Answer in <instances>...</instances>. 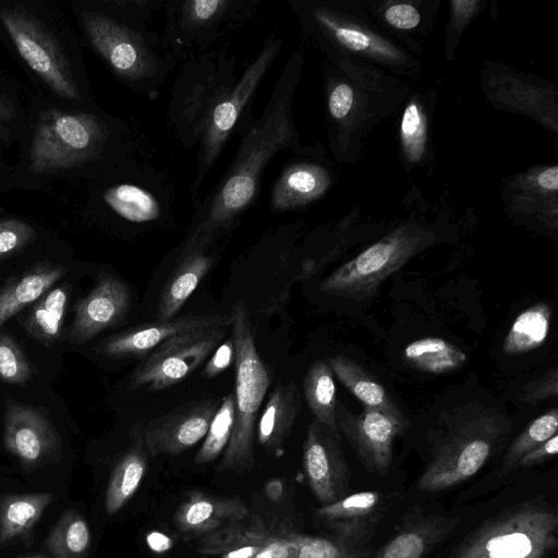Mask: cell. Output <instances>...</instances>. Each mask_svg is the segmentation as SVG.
<instances>
[{
    "instance_id": "1",
    "label": "cell",
    "mask_w": 558,
    "mask_h": 558,
    "mask_svg": "<svg viewBox=\"0 0 558 558\" xmlns=\"http://www.w3.org/2000/svg\"><path fill=\"white\" fill-rule=\"evenodd\" d=\"M305 64L303 50L286 61L260 116L245 118L236 129L240 144L233 160L195 213L185 239L217 242L258 202L263 174L282 150L326 156L319 143L303 145L293 117V100Z\"/></svg>"
},
{
    "instance_id": "2",
    "label": "cell",
    "mask_w": 558,
    "mask_h": 558,
    "mask_svg": "<svg viewBox=\"0 0 558 558\" xmlns=\"http://www.w3.org/2000/svg\"><path fill=\"white\" fill-rule=\"evenodd\" d=\"M412 83L356 59H323V108L329 151L355 166L372 131L398 111Z\"/></svg>"
},
{
    "instance_id": "3",
    "label": "cell",
    "mask_w": 558,
    "mask_h": 558,
    "mask_svg": "<svg viewBox=\"0 0 558 558\" xmlns=\"http://www.w3.org/2000/svg\"><path fill=\"white\" fill-rule=\"evenodd\" d=\"M133 153L131 130L124 120L98 109L49 108L36 119L27 161L36 175L85 170L95 179Z\"/></svg>"
},
{
    "instance_id": "4",
    "label": "cell",
    "mask_w": 558,
    "mask_h": 558,
    "mask_svg": "<svg viewBox=\"0 0 558 558\" xmlns=\"http://www.w3.org/2000/svg\"><path fill=\"white\" fill-rule=\"evenodd\" d=\"M303 41L324 60L356 59L410 83L423 65L373 21L362 0H288Z\"/></svg>"
},
{
    "instance_id": "5",
    "label": "cell",
    "mask_w": 558,
    "mask_h": 558,
    "mask_svg": "<svg viewBox=\"0 0 558 558\" xmlns=\"http://www.w3.org/2000/svg\"><path fill=\"white\" fill-rule=\"evenodd\" d=\"M410 194L409 215L325 278L319 284L322 293L353 301L368 299L415 255L436 244L438 225L448 210L437 209L416 187Z\"/></svg>"
},
{
    "instance_id": "6",
    "label": "cell",
    "mask_w": 558,
    "mask_h": 558,
    "mask_svg": "<svg viewBox=\"0 0 558 558\" xmlns=\"http://www.w3.org/2000/svg\"><path fill=\"white\" fill-rule=\"evenodd\" d=\"M94 52L124 87L154 101L177 63L163 50L160 35L112 14L99 2L77 13Z\"/></svg>"
},
{
    "instance_id": "7",
    "label": "cell",
    "mask_w": 558,
    "mask_h": 558,
    "mask_svg": "<svg viewBox=\"0 0 558 558\" xmlns=\"http://www.w3.org/2000/svg\"><path fill=\"white\" fill-rule=\"evenodd\" d=\"M236 56L230 43L182 62L167 108V124L181 147L199 143L211 113L235 83Z\"/></svg>"
},
{
    "instance_id": "8",
    "label": "cell",
    "mask_w": 558,
    "mask_h": 558,
    "mask_svg": "<svg viewBox=\"0 0 558 558\" xmlns=\"http://www.w3.org/2000/svg\"><path fill=\"white\" fill-rule=\"evenodd\" d=\"M229 317L234 344L235 405L233 428L220 469L242 474L254 468L255 423L271 377L257 351L245 304L234 302Z\"/></svg>"
},
{
    "instance_id": "9",
    "label": "cell",
    "mask_w": 558,
    "mask_h": 558,
    "mask_svg": "<svg viewBox=\"0 0 558 558\" xmlns=\"http://www.w3.org/2000/svg\"><path fill=\"white\" fill-rule=\"evenodd\" d=\"M174 204L169 175L134 156L93 179L89 205L130 227L163 223L171 217Z\"/></svg>"
},
{
    "instance_id": "10",
    "label": "cell",
    "mask_w": 558,
    "mask_h": 558,
    "mask_svg": "<svg viewBox=\"0 0 558 558\" xmlns=\"http://www.w3.org/2000/svg\"><path fill=\"white\" fill-rule=\"evenodd\" d=\"M509 430V422L494 409L462 415L436 445L417 489L441 492L470 480L505 442Z\"/></svg>"
},
{
    "instance_id": "11",
    "label": "cell",
    "mask_w": 558,
    "mask_h": 558,
    "mask_svg": "<svg viewBox=\"0 0 558 558\" xmlns=\"http://www.w3.org/2000/svg\"><path fill=\"white\" fill-rule=\"evenodd\" d=\"M557 546V511L531 500L485 521L448 558H547Z\"/></svg>"
},
{
    "instance_id": "12",
    "label": "cell",
    "mask_w": 558,
    "mask_h": 558,
    "mask_svg": "<svg viewBox=\"0 0 558 558\" xmlns=\"http://www.w3.org/2000/svg\"><path fill=\"white\" fill-rule=\"evenodd\" d=\"M262 0H165L163 50L178 63L199 56L241 28L260 10Z\"/></svg>"
},
{
    "instance_id": "13",
    "label": "cell",
    "mask_w": 558,
    "mask_h": 558,
    "mask_svg": "<svg viewBox=\"0 0 558 558\" xmlns=\"http://www.w3.org/2000/svg\"><path fill=\"white\" fill-rule=\"evenodd\" d=\"M284 46V39L267 36L255 58L214 109L198 143L197 168L190 191L194 205L204 181L219 159L227 142L246 117L253 116L255 95Z\"/></svg>"
},
{
    "instance_id": "14",
    "label": "cell",
    "mask_w": 558,
    "mask_h": 558,
    "mask_svg": "<svg viewBox=\"0 0 558 558\" xmlns=\"http://www.w3.org/2000/svg\"><path fill=\"white\" fill-rule=\"evenodd\" d=\"M0 24L28 68L59 97L83 101L70 60L58 38L32 12L0 7Z\"/></svg>"
},
{
    "instance_id": "15",
    "label": "cell",
    "mask_w": 558,
    "mask_h": 558,
    "mask_svg": "<svg viewBox=\"0 0 558 558\" xmlns=\"http://www.w3.org/2000/svg\"><path fill=\"white\" fill-rule=\"evenodd\" d=\"M480 86L494 108L529 117L546 131L557 134L558 88L550 81L485 59Z\"/></svg>"
},
{
    "instance_id": "16",
    "label": "cell",
    "mask_w": 558,
    "mask_h": 558,
    "mask_svg": "<svg viewBox=\"0 0 558 558\" xmlns=\"http://www.w3.org/2000/svg\"><path fill=\"white\" fill-rule=\"evenodd\" d=\"M225 335L226 327L175 335L143 359L130 376L129 388L156 391L180 383L213 354Z\"/></svg>"
},
{
    "instance_id": "17",
    "label": "cell",
    "mask_w": 558,
    "mask_h": 558,
    "mask_svg": "<svg viewBox=\"0 0 558 558\" xmlns=\"http://www.w3.org/2000/svg\"><path fill=\"white\" fill-rule=\"evenodd\" d=\"M504 210L515 223L558 229V166L536 165L502 179Z\"/></svg>"
},
{
    "instance_id": "18",
    "label": "cell",
    "mask_w": 558,
    "mask_h": 558,
    "mask_svg": "<svg viewBox=\"0 0 558 558\" xmlns=\"http://www.w3.org/2000/svg\"><path fill=\"white\" fill-rule=\"evenodd\" d=\"M336 421L339 432L350 442L364 468L384 475L391 464L395 440L408 425L402 413L369 408L354 413L337 401Z\"/></svg>"
},
{
    "instance_id": "19",
    "label": "cell",
    "mask_w": 558,
    "mask_h": 558,
    "mask_svg": "<svg viewBox=\"0 0 558 558\" xmlns=\"http://www.w3.org/2000/svg\"><path fill=\"white\" fill-rule=\"evenodd\" d=\"M336 179L335 165L327 155H294L271 185L269 208L281 214L305 209L319 202Z\"/></svg>"
},
{
    "instance_id": "20",
    "label": "cell",
    "mask_w": 558,
    "mask_h": 558,
    "mask_svg": "<svg viewBox=\"0 0 558 558\" xmlns=\"http://www.w3.org/2000/svg\"><path fill=\"white\" fill-rule=\"evenodd\" d=\"M303 469L310 488L322 506L348 495L350 470L340 445V435L316 420L307 427L303 444Z\"/></svg>"
},
{
    "instance_id": "21",
    "label": "cell",
    "mask_w": 558,
    "mask_h": 558,
    "mask_svg": "<svg viewBox=\"0 0 558 558\" xmlns=\"http://www.w3.org/2000/svg\"><path fill=\"white\" fill-rule=\"evenodd\" d=\"M217 399L192 401L142 425L145 450L151 457L179 454L203 439L219 407Z\"/></svg>"
},
{
    "instance_id": "22",
    "label": "cell",
    "mask_w": 558,
    "mask_h": 558,
    "mask_svg": "<svg viewBox=\"0 0 558 558\" xmlns=\"http://www.w3.org/2000/svg\"><path fill=\"white\" fill-rule=\"evenodd\" d=\"M438 92L433 86H416L401 106L398 125L399 156L407 173L429 172L435 166L432 142Z\"/></svg>"
},
{
    "instance_id": "23",
    "label": "cell",
    "mask_w": 558,
    "mask_h": 558,
    "mask_svg": "<svg viewBox=\"0 0 558 558\" xmlns=\"http://www.w3.org/2000/svg\"><path fill=\"white\" fill-rule=\"evenodd\" d=\"M3 444L25 468L52 461L60 449L58 433L48 417L10 399L5 400Z\"/></svg>"
},
{
    "instance_id": "24",
    "label": "cell",
    "mask_w": 558,
    "mask_h": 558,
    "mask_svg": "<svg viewBox=\"0 0 558 558\" xmlns=\"http://www.w3.org/2000/svg\"><path fill=\"white\" fill-rule=\"evenodd\" d=\"M373 21L413 56L435 28L440 0H362Z\"/></svg>"
},
{
    "instance_id": "25",
    "label": "cell",
    "mask_w": 558,
    "mask_h": 558,
    "mask_svg": "<svg viewBox=\"0 0 558 558\" xmlns=\"http://www.w3.org/2000/svg\"><path fill=\"white\" fill-rule=\"evenodd\" d=\"M210 327H230L229 315H186L143 324L106 339L98 351L111 359H144L175 335Z\"/></svg>"
},
{
    "instance_id": "26",
    "label": "cell",
    "mask_w": 558,
    "mask_h": 558,
    "mask_svg": "<svg viewBox=\"0 0 558 558\" xmlns=\"http://www.w3.org/2000/svg\"><path fill=\"white\" fill-rule=\"evenodd\" d=\"M376 490L345 495L314 510L316 520L348 543L366 545L389 506V499Z\"/></svg>"
},
{
    "instance_id": "27",
    "label": "cell",
    "mask_w": 558,
    "mask_h": 558,
    "mask_svg": "<svg viewBox=\"0 0 558 558\" xmlns=\"http://www.w3.org/2000/svg\"><path fill=\"white\" fill-rule=\"evenodd\" d=\"M130 307L128 286L116 277H101L89 294L75 305L69 341L83 344L101 331L120 325Z\"/></svg>"
},
{
    "instance_id": "28",
    "label": "cell",
    "mask_w": 558,
    "mask_h": 558,
    "mask_svg": "<svg viewBox=\"0 0 558 558\" xmlns=\"http://www.w3.org/2000/svg\"><path fill=\"white\" fill-rule=\"evenodd\" d=\"M215 244L216 242L184 240L175 267L161 291L156 311L157 320L174 318L196 290L213 265Z\"/></svg>"
},
{
    "instance_id": "29",
    "label": "cell",
    "mask_w": 558,
    "mask_h": 558,
    "mask_svg": "<svg viewBox=\"0 0 558 558\" xmlns=\"http://www.w3.org/2000/svg\"><path fill=\"white\" fill-rule=\"evenodd\" d=\"M247 517L248 508L241 498L194 490L177 509L174 522L184 534L204 536Z\"/></svg>"
},
{
    "instance_id": "30",
    "label": "cell",
    "mask_w": 558,
    "mask_h": 558,
    "mask_svg": "<svg viewBox=\"0 0 558 558\" xmlns=\"http://www.w3.org/2000/svg\"><path fill=\"white\" fill-rule=\"evenodd\" d=\"M301 410V393L294 381L279 383L270 393L257 426L258 444L268 452L282 451Z\"/></svg>"
},
{
    "instance_id": "31",
    "label": "cell",
    "mask_w": 558,
    "mask_h": 558,
    "mask_svg": "<svg viewBox=\"0 0 558 558\" xmlns=\"http://www.w3.org/2000/svg\"><path fill=\"white\" fill-rule=\"evenodd\" d=\"M247 518L202 536L197 550L218 558H253L274 530L258 517Z\"/></svg>"
},
{
    "instance_id": "32",
    "label": "cell",
    "mask_w": 558,
    "mask_h": 558,
    "mask_svg": "<svg viewBox=\"0 0 558 558\" xmlns=\"http://www.w3.org/2000/svg\"><path fill=\"white\" fill-rule=\"evenodd\" d=\"M458 518L430 515L397 533L371 558H424L458 524Z\"/></svg>"
},
{
    "instance_id": "33",
    "label": "cell",
    "mask_w": 558,
    "mask_h": 558,
    "mask_svg": "<svg viewBox=\"0 0 558 558\" xmlns=\"http://www.w3.org/2000/svg\"><path fill=\"white\" fill-rule=\"evenodd\" d=\"M65 271L62 265L44 262L4 284L0 289V327L51 289Z\"/></svg>"
},
{
    "instance_id": "34",
    "label": "cell",
    "mask_w": 558,
    "mask_h": 558,
    "mask_svg": "<svg viewBox=\"0 0 558 558\" xmlns=\"http://www.w3.org/2000/svg\"><path fill=\"white\" fill-rule=\"evenodd\" d=\"M142 425L132 430V446L123 453L116 464L109 480L105 509L108 514L120 511L137 492L147 469V451L143 445Z\"/></svg>"
},
{
    "instance_id": "35",
    "label": "cell",
    "mask_w": 558,
    "mask_h": 558,
    "mask_svg": "<svg viewBox=\"0 0 558 558\" xmlns=\"http://www.w3.org/2000/svg\"><path fill=\"white\" fill-rule=\"evenodd\" d=\"M327 362L340 383L364 408L401 414L386 388L354 360L336 355Z\"/></svg>"
},
{
    "instance_id": "36",
    "label": "cell",
    "mask_w": 558,
    "mask_h": 558,
    "mask_svg": "<svg viewBox=\"0 0 558 558\" xmlns=\"http://www.w3.org/2000/svg\"><path fill=\"white\" fill-rule=\"evenodd\" d=\"M49 493L9 495L0 502V543L25 536L52 501Z\"/></svg>"
},
{
    "instance_id": "37",
    "label": "cell",
    "mask_w": 558,
    "mask_h": 558,
    "mask_svg": "<svg viewBox=\"0 0 558 558\" xmlns=\"http://www.w3.org/2000/svg\"><path fill=\"white\" fill-rule=\"evenodd\" d=\"M303 392L314 420L340 435L336 421V385L327 361L318 360L308 367L303 380Z\"/></svg>"
},
{
    "instance_id": "38",
    "label": "cell",
    "mask_w": 558,
    "mask_h": 558,
    "mask_svg": "<svg viewBox=\"0 0 558 558\" xmlns=\"http://www.w3.org/2000/svg\"><path fill=\"white\" fill-rule=\"evenodd\" d=\"M550 320L551 310L546 302H538L521 312L504 340L505 354H523L543 345L548 337Z\"/></svg>"
},
{
    "instance_id": "39",
    "label": "cell",
    "mask_w": 558,
    "mask_h": 558,
    "mask_svg": "<svg viewBox=\"0 0 558 558\" xmlns=\"http://www.w3.org/2000/svg\"><path fill=\"white\" fill-rule=\"evenodd\" d=\"M403 356L413 368L428 374L449 373L468 361L465 352L437 337H425L410 342L403 351Z\"/></svg>"
},
{
    "instance_id": "40",
    "label": "cell",
    "mask_w": 558,
    "mask_h": 558,
    "mask_svg": "<svg viewBox=\"0 0 558 558\" xmlns=\"http://www.w3.org/2000/svg\"><path fill=\"white\" fill-rule=\"evenodd\" d=\"M66 303L65 287L49 289L27 314L24 320L25 330L41 343L52 344L60 337Z\"/></svg>"
},
{
    "instance_id": "41",
    "label": "cell",
    "mask_w": 558,
    "mask_h": 558,
    "mask_svg": "<svg viewBox=\"0 0 558 558\" xmlns=\"http://www.w3.org/2000/svg\"><path fill=\"white\" fill-rule=\"evenodd\" d=\"M46 545L54 558H85L90 546V531L84 518L65 511L49 533Z\"/></svg>"
},
{
    "instance_id": "42",
    "label": "cell",
    "mask_w": 558,
    "mask_h": 558,
    "mask_svg": "<svg viewBox=\"0 0 558 558\" xmlns=\"http://www.w3.org/2000/svg\"><path fill=\"white\" fill-rule=\"evenodd\" d=\"M557 429V408L533 420L509 445L501 461V473L505 474L517 469L519 461L527 452L556 435Z\"/></svg>"
},
{
    "instance_id": "43",
    "label": "cell",
    "mask_w": 558,
    "mask_h": 558,
    "mask_svg": "<svg viewBox=\"0 0 558 558\" xmlns=\"http://www.w3.org/2000/svg\"><path fill=\"white\" fill-rule=\"evenodd\" d=\"M366 545L348 543L335 536L323 537L295 533V548L290 558H371Z\"/></svg>"
},
{
    "instance_id": "44",
    "label": "cell",
    "mask_w": 558,
    "mask_h": 558,
    "mask_svg": "<svg viewBox=\"0 0 558 558\" xmlns=\"http://www.w3.org/2000/svg\"><path fill=\"white\" fill-rule=\"evenodd\" d=\"M234 392H229L219 404L205 435L199 450L195 456L196 464H206L225 451L233 428Z\"/></svg>"
},
{
    "instance_id": "45",
    "label": "cell",
    "mask_w": 558,
    "mask_h": 558,
    "mask_svg": "<svg viewBox=\"0 0 558 558\" xmlns=\"http://www.w3.org/2000/svg\"><path fill=\"white\" fill-rule=\"evenodd\" d=\"M484 0H450L449 19L445 29L444 56L447 62L456 60L457 49L465 29L484 10Z\"/></svg>"
},
{
    "instance_id": "46",
    "label": "cell",
    "mask_w": 558,
    "mask_h": 558,
    "mask_svg": "<svg viewBox=\"0 0 558 558\" xmlns=\"http://www.w3.org/2000/svg\"><path fill=\"white\" fill-rule=\"evenodd\" d=\"M32 368L20 345L12 337L0 333V379L11 385H24Z\"/></svg>"
},
{
    "instance_id": "47",
    "label": "cell",
    "mask_w": 558,
    "mask_h": 558,
    "mask_svg": "<svg viewBox=\"0 0 558 558\" xmlns=\"http://www.w3.org/2000/svg\"><path fill=\"white\" fill-rule=\"evenodd\" d=\"M36 236L27 221L14 217L0 218V260L26 247Z\"/></svg>"
},
{
    "instance_id": "48",
    "label": "cell",
    "mask_w": 558,
    "mask_h": 558,
    "mask_svg": "<svg viewBox=\"0 0 558 558\" xmlns=\"http://www.w3.org/2000/svg\"><path fill=\"white\" fill-rule=\"evenodd\" d=\"M165 0H104L99 4L128 22L149 26L155 13L163 7Z\"/></svg>"
},
{
    "instance_id": "49",
    "label": "cell",
    "mask_w": 558,
    "mask_h": 558,
    "mask_svg": "<svg viewBox=\"0 0 558 558\" xmlns=\"http://www.w3.org/2000/svg\"><path fill=\"white\" fill-rule=\"evenodd\" d=\"M558 395V369L546 372L539 378L527 383L522 390L521 399L527 404H536Z\"/></svg>"
},
{
    "instance_id": "50",
    "label": "cell",
    "mask_w": 558,
    "mask_h": 558,
    "mask_svg": "<svg viewBox=\"0 0 558 558\" xmlns=\"http://www.w3.org/2000/svg\"><path fill=\"white\" fill-rule=\"evenodd\" d=\"M295 533L286 530H274L253 558H290L295 548Z\"/></svg>"
},
{
    "instance_id": "51",
    "label": "cell",
    "mask_w": 558,
    "mask_h": 558,
    "mask_svg": "<svg viewBox=\"0 0 558 558\" xmlns=\"http://www.w3.org/2000/svg\"><path fill=\"white\" fill-rule=\"evenodd\" d=\"M19 117L20 111L15 100L0 89V148L9 144Z\"/></svg>"
},
{
    "instance_id": "52",
    "label": "cell",
    "mask_w": 558,
    "mask_h": 558,
    "mask_svg": "<svg viewBox=\"0 0 558 558\" xmlns=\"http://www.w3.org/2000/svg\"><path fill=\"white\" fill-rule=\"evenodd\" d=\"M232 363H234V344L232 338H229L215 349L205 365L204 374L209 378L216 377Z\"/></svg>"
},
{
    "instance_id": "53",
    "label": "cell",
    "mask_w": 558,
    "mask_h": 558,
    "mask_svg": "<svg viewBox=\"0 0 558 558\" xmlns=\"http://www.w3.org/2000/svg\"><path fill=\"white\" fill-rule=\"evenodd\" d=\"M558 452V435H554L543 444L527 452L518 463V468H530L548 461Z\"/></svg>"
},
{
    "instance_id": "54",
    "label": "cell",
    "mask_w": 558,
    "mask_h": 558,
    "mask_svg": "<svg viewBox=\"0 0 558 558\" xmlns=\"http://www.w3.org/2000/svg\"><path fill=\"white\" fill-rule=\"evenodd\" d=\"M148 547L155 553H163L172 547V539L161 532L151 531L146 536Z\"/></svg>"
},
{
    "instance_id": "55",
    "label": "cell",
    "mask_w": 558,
    "mask_h": 558,
    "mask_svg": "<svg viewBox=\"0 0 558 558\" xmlns=\"http://www.w3.org/2000/svg\"><path fill=\"white\" fill-rule=\"evenodd\" d=\"M284 485L280 478H271L265 485L266 497L271 501H280L283 498Z\"/></svg>"
},
{
    "instance_id": "56",
    "label": "cell",
    "mask_w": 558,
    "mask_h": 558,
    "mask_svg": "<svg viewBox=\"0 0 558 558\" xmlns=\"http://www.w3.org/2000/svg\"><path fill=\"white\" fill-rule=\"evenodd\" d=\"M25 558H47V557H43V556H34V557H25Z\"/></svg>"
}]
</instances>
